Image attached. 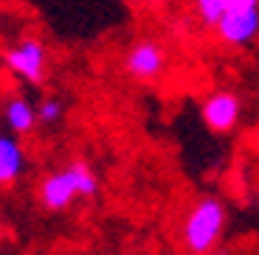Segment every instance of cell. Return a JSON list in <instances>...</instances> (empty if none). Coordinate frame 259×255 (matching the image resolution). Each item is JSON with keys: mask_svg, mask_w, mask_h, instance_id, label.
Listing matches in <instances>:
<instances>
[{"mask_svg": "<svg viewBox=\"0 0 259 255\" xmlns=\"http://www.w3.org/2000/svg\"><path fill=\"white\" fill-rule=\"evenodd\" d=\"M99 174L93 171L88 163L76 160L71 166L51 171L42 182H39V205L51 213H62L68 211L76 199H93L99 194Z\"/></svg>", "mask_w": 259, "mask_h": 255, "instance_id": "6da1fadb", "label": "cell"}, {"mask_svg": "<svg viewBox=\"0 0 259 255\" xmlns=\"http://www.w3.org/2000/svg\"><path fill=\"white\" fill-rule=\"evenodd\" d=\"M226 230V205L217 197H203L183 219V244L192 255H206L217 247Z\"/></svg>", "mask_w": 259, "mask_h": 255, "instance_id": "7a4b0ae2", "label": "cell"}, {"mask_svg": "<svg viewBox=\"0 0 259 255\" xmlns=\"http://www.w3.org/2000/svg\"><path fill=\"white\" fill-rule=\"evenodd\" d=\"M6 71L12 76L23 79L26 84H42L46 82V71H48V53L46 45L37 37H26L14 42L6 53H3Z\"/></svg>", "mask_w": 259, "mask_h": 255, "instance_id": "3957f363", "label": "cell"}, {"mask_svg": "<svg viewBox=\"0 0 259 255\" xmlns=\"http://www.w3.org/2000/svg\"><path fill=\"white\" fill-rule=\"evenodd\" d=\"M166 48L158 39H136L124 53V73L138 82H155L166 71Z\"/></svg>", "mask_w": 259, "mask_h": 255, "instance_id": "277c9868", "label": "cell"}, {"mask_svg": "<svg viewBox=\"0 0 259 255\" xmlns=\"http://www.w3.org/2000/svg\"><path fill=\"white\" fill-rule=\"evenodd\" d=\"M200 115L211 132L226 135L231 129H237L242 115V101L234 90H214L211 96H206V101L200 104Z\"/></svg>", "mask_w": 259, "mask_h": 255, "instance_id": "5b68a950", "label": "cell"}, {"mask_svg": "<svg viewBox=\"0 0 259 255\" xmlns=\"http://www.w3.org/2000/svg\"><path fill=\"white\" fill-rule=\"evenodd\" d=\"M217 37L231 48H245L259 37V6L234 9L214 26Z\"/></svg>", "mask_w": 259, "mask_h": 255, "instance_id": "8992f818", "label": "cell"}, {"mask_svg": "<svg viewBox=\"0 0 259 255\" xmlns=\"http://www.w3.org/2000/svg\"><path fill=\"white\" fill-rule=\"evenodd\" d=\"M26 171V149L17 138L0 135V188L14 185Z\"/></svg>", "mask_w": 259, "mask_h": 255, "instance_id": "52a82bcc", "label": "cell"}, {"mask_svg": "<svg viewBox=\"0 0 259 255\" xmlns=\"http://www.w3.org/2000/svg\"><path fill=\"white\" fill-rule=\"evenodd\" d=\"M3 121L12 129V135H31L37 126V107L23 96H12L3 107Z\"/></svg>", "mask_w": 259, "mask_h": 255, "instance_id": "ba28073f", "label": "cell"}, {"mask_svg": "<svg viewBox=\"0 0 259 255\" xmlns=\"http://www.w3.org/2000/svg\"><path fill=\"white\" fill-rule=\"evenodd\" d=\"M192 6H194V12H197V17H200L208 28H214L228 12L245 9V6H259V0H192Z\"/></svg>", "mask_w": 259, "mask_h": 255, "instance_id": "9c48e42d", "label": "cell"}, {"mask_svg": "<svg viewBox=\"0 0 259 255\" xmlns=\"http://www.w3.org/2000/svg\"><path fill=\"white\" fill-rule=\"evenodd\" d=\"M62 118H65V104H62V98L46 96L42 101H39V107H37V121H39V123L54 126V123H59Z\"/></svg>", "mask_w": 259, "mask_h": 255, "instance_id": "30bf717a", "label": "cell"}, {"mask_svg": "<svg viewBox=\"0 0 259 255\" xmlns=\"http://www.w3.org/2000/svg\"><path fill=\"white\" fill-rule=\"evenodd\" d=\"M130 3H136V6H163L166 0H130Z\"/></svg>", "mask_w": 259, "mask_h": 255, "instance_id": "8fae6325", "label": "cell"}, {"mask_svg": "<svg viewBox=\"0 0 259 255\" xmlns=\"http://www.w3.org/2000/svg\"><path fill=\"white\" fill-rule=\"evenodd\" d=\"M214 255H228V252H223V249H220V252H214Z\"/></svg>", "mask_w": 259, "mask_h": 255, "instance_id": "7c38bea8", "label": "cell"}]
</instances>
